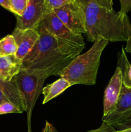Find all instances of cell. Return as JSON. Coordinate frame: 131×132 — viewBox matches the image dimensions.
Returning <instances> with one entry per match:
<instances>
[{"instance_id": "obj_1", "label": "cell", "mask_w": 131, "mask_h": 132, "mask_svg": "<svg viewBox=\"0 0 131 132\" xmlns=\"http://www.w3.org/2000/svg\"><path fill=\"white\" fill-rule=\"evenodd\" d=\"M37 30L39 39L23 60L21 70L42 78L59 76L85 46L59 38L41 27Z\"/></svg>"}, {"instance_id": "obj_2", "label": "cell", "mask_w": 131, "mask_h": 132, "mask_svg": "<svg viewBox=\"0 0 131 132\" xmlns=\"http://www.w3.org/2000/svg\"><path fill=\"white\" fill-rule=\"evenodd\" d=\"M87 41L101 37L110 42L127 41L131 36V23L127 14L108 9L95 2L83 6Z\"/></svg>"}, {"instance_id": "obj_3", "label": "cell", "mask_w": 131, "mask_h": 132, "mask_svg": "<svg viewBox=\"0 0 131 132\" xmlns=\"http://www.w3.org/2000/svg\"><path fill=\"white\" fill-rule=\"evenodd\" d=\"M109 41L98 37L91 48L78 55L60 74L73 85H94L96 83L101 54Z\"/></svg>"}, {"instance_id": "obj_4", "label": "cell", "mask_w": 131, "mask_h": 132, "mask_svg": "<svg viewBox=\"0 0 131 132\" xmlns=\"http://www.w3.org/2000/svg\"><path fill=\"white\" fill-rule=\"evenodd\" d=\"M46 79V78H42L27 73L23 70H21L19 73L12 79L23 95L26 103V112L27 113L29 132H31L30 122L32 111L40 94L42 93L44 83Z\"/></svg>"}, {"instance_id": "obj_5", "label": "cell", "mask_w": 131, "mask_h": 132, "mask_svg": "<svg viewBox=\"0 0 131 132\" xmlns=\"http://www.w3.org/2000/svg\"><path fill=\"white\" fill-rule=\"evenodd\" d=\"M58 18L74 34L86 33V16L82 5L77 1L53 10Z\"/></svg>"}, {"instance_id": "obj_6", "label": "cell", "mask_w": 131, "mask_h": 132, "mask_svg": "<svg viewBox=\"0 0 131 132\" xmlns=\"http://www.w3.org/2000/svg\"><path fill=\"white\" fill-rule=\"evenodd\" d=\"M39 27H42L50 34L59 38L75 43L82 46L86 45L82 35L77 34L72 32L58 18L53 11L47 12L46 13Z\"/></svg>"}, {"instance_id": "obj_7", "label": "cell", "mask_w": 131, "mask_h": 132, "mask_svg": "<svg viewBox=\"0 0 131 132\" xmlns=\"http://www.w3.org/2000/svg\"><path fill=\"white\" fill-rule=\"evenodd\" d=\"M46 12L44 0H30L23 15H15L17 22L15 28L37 30Z\"/></svg>"}, {"instance_id": "obj_8", "label": "cell", "mask_w": 131, "mask_h": 132, "mask_svg": "<svg viewBox=\"0 0 131 132\" xmlns=\"http://www.w3.org/2000/svg\"><path fill=\"white\" fill-rule=\"evenodd\" d=\"M131 116V89L122 85L120 95L115 107L106 116H103L102 122L113 127L120 124Z\"/></svg>"}, {"instance_id": "obj_9", "label": "cell", "mask_w": 131, "mask_h": 132, "mask_svg": "<svg viewBox=\"0 0 131 132\" xmlns=\"http://www.w3.org/2000/svg\"><path fill=\"white\" fill-rule=\"evenodd\" d=\"M17 46L15 56L23 61L33 49L40 35L35 29H17L15 28L12 34Z\"/></svg>"}, {"instance_id": "obj_10", "label": "cell", "mask_w": 131, "mask_h": 132, "mask_svg": "<svg viewBox=\"0 0 131 132\" xmlns=\"http://www.w3.org/2000/svg\"><path fill=\"white\" fill-rule=\"evenodd\" d=\"M122 87L121 70L118 67L112 76L104 93V116H106L115 107L120 95Z\"/></svg>"}, {"instance_id": "obj_11", "label": "cell", "mask_w": 131, "mask_h": 132, "mask_svg": "<svg viewBox=\"0 0 131 132\" xmlns=\"http://www.w3.org/2000/svg\"><path fill=\"white\" fill-rule=\"evenodd\" d=\"M10 102L19 107L23 112L26 111V106L23 95L14 81L3 82L0 81V104Z\"/></svg>"}, {"instance_id": "obj_12", "label": "cell", "mask_w": 131, "mask_h": 132, "mask_svg": "<svg viewBox=\"0 0 131 132\" xmlns=\"http://www.w3.org/2000/svg\"><path fill=\"white\" fill-rule=\"evenodd\" d=\"M23 61L15 55L0 56V81L10 82L21 70Z\"/></svg>"}, {"instance_id": "obj_13", "label": "cell", "mask_w": 131, "mask_h": 132, "mask_svg": "<svg viewBox=\"0 0 131 132\" xmlns=\"http://www.w3.org/2000/svg\"><path fill=\"white\" fill-rule=\"evenodd\" d=\"M73 85H74L73 83L63 77H60L55 82L46 85L45 87H43L42 91V94L44 95L42 104H46L51 99L57 97L62 94L68 88Z\"/></svg>"}, {"instance_id": "obj_14", "label": "cell", "mask_w": 131, "mask_h": 132, "mask_svg": "<svg viewBox=\"0 0 131 132\" xmlns=\"http://www.w3.org/2000/svg\"><path fill=\"white\" fill-rule=\"evenodd\" d=\"M121 73L122 85L127 88L131 89V64L130 63L123 46L118 54V66Z\"/></svg>"}, {"instance_id": "obj_15", "label": "cell", "mask_w": 131, "mask_h": 132, "mask_svg": "<svg viewBox=\"0 0 131 132\" xmlns=\"http://www.w3.org/2000/svg\"><path fill=\"white\" fill-rule=\"evenodd\" d=\"M17 46L14 36L7 35L0 40V56H8L16 54Z\"/></svg>"}, {"instance_id": "obj_16", "label": "cell", "mask_w": 131, "mask_h": 132, "mask_svg": "<svg viewBox=\"0 0 131 132\" xmlns=\"http://www.w3.org/2000/svg\"><path fill=\"white\" fill-rule=\"evenodd\" d=\"M30 0H10V12L15 15L22 16L26 9Z\"/></svg>"}, {"instance_id": "obj_17", "label": "cell", "mask_w": 131, "mask_h": 132, "mask_svg": "<svg viewBox=\"0 0 131 132\" xmlns=\"http://www.w3.org/2000/svg\"><path fill=\"white\" fill-rule=\"evenodd\" d=\"M74 1L76 0H44V3L47 12H51Z\"/></svg>"}, {"instance_id": "obj_18", "label": "cell", "mask_w": 131, "mask_h": 132, "mask_svg": "<svg viewBox=\"0 0 131 132\" xmlns=\"http://www.w3.org/2000/svg\"><path fill=\"white\" fill-rule=\"evenodd\" d=\"M14 113H22L23 112L15 104L10 102H5L0 104V115Z\"/></svg>"}, {"instance_id": "obj_19", "label": "cell", "mask_w": 131, "mask_h": 132, "mask_svg": "<svg viewBox=\"0 0 131 132\" xmlns=\"http://www.w3.org/2000/svg\"><path fill=\"white\" fill-rule=\"evenodd\" d=\"M83 6H86L87 4L91 2H95L99 5L108 9L112 10L113 9V0H76Z\"/></svg>"}, {"instance_id": "obj_20", "label": "cell", "mask_w": 131, "mask_h": 132, "mask_svg": "<svg viewBox=\"0 0 131 132\" xmlns=\"http://www.w3.org/2000/svg\"><path fill=\"white\" fill-rule=\"evenodd\" d=\"M120 3L119 12L127 14L128 12L131 11V0H119Z\"/></svg>"}, {"instance_id": "obj_21", "label": "cell", "mask_w": 131, "mask_h": 132, "mask_svg": "<svg viewBox=\"0 0 131 132\" xmlns=\"http://www.w3.org/2000/svg\"><path fill=\"white\" fill-rule=\"evenodd\" d=\"M117 130L111 125L103 122L102 125L96 130H91L88 132H116Z\"/></svg>"}, {"instance_id": "obj_22", "label": "cell", "mask_w": 131, "mask_h": 132, "mask_svg": "<svg viewBox=\"0 0 131 132\" xmlns=\"http://www.w3.org/2000/svg\"><path fill=\"white\" fill-rule=\"evenodd\" d=\"M114 128L116 130H122L127 128H131V116H129L125 121L116 126Z\"/></svg>"}, {"instance_id": "obj_23", "label": "cell", "mask_w": 131, "mask_h": 132, "mask_svg": "<svg viewBox=\"0 0 131 132\" xmlns=\"http://www.w3.org/2000/svg\"><path fill=\"white\" fill-rule=\"evenodd\" d=\"M42 132H58V131L51 123L46 121L44 128L42 130Z\"/></svg>"}, {"instance_id": "obj_24", "label": "cell", "mask_w": 131, "mask_h": 132, "mask_svg": "<svg viewBox=\"0 0 131 132\" xmlns=\"http://www.w3.org/2000/svg\"><path fill=\"white\" fill-rule=\"evenodd\" d=\"M0 5L10 12V0H0Z\"/></svg>"}, {"instance_id": "obj_25", "label": "cell", "mask_w": 131, "mask_h": 132, "mask_svg": "<svg viewBox=\"0 0 131 132\" xmlns=\"http://www.w3.org/2000/svg\"><path fill=\"white\" fill-rule=\"evenodd\" d=\"M124 48L126 52H128L130 54H131V36L126 41V46Z\"/></svg>"}, {"instance_id": "obj_26", "label": "cell", "mask_w": 131, "mask_h": 132, "mask_svg": "<svg viewBox=\"0 0 131 132\" xmlns=\"http://www.w3.org/2000/svg\"><path fill=\"white\" fill-rule=\"evenodd\" d=\"M116 132H131V128H127L122 130H117Z\"/></svg>"}]
</instances>
